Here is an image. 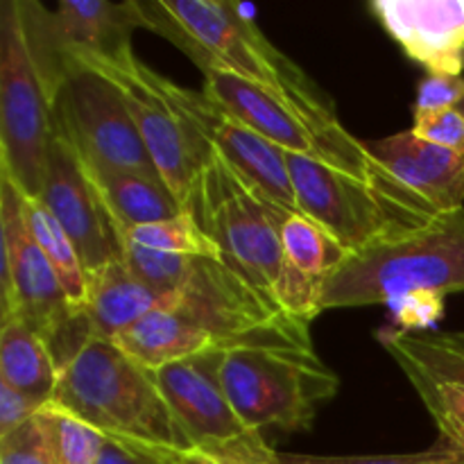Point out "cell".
<instances>
[{"mask_svg": "<svg viewBox=\"0 0 464 464\" xmlns=\"http://www.w3.org/2000/svg\"><path fill=\"white\" fill-rule=\"evenodd\" d=\"M113 343L150 370L207 352L313 349L308 322L272 306L218 258H193L175 302L152 311Z\"/></svg>", "mask_w": 464, "mask_h": 464, "instance_id": "1", "label": "cell"}, {"mask_svg": "<svg viewBox=\"0 0 464 464\" xmlns=\"http://www.w3.org/2000/svg\"><path fill=\"white\" fill-rule=\"evenodd\" d=\"M140 9L148 30L170 39L202 72H229L304 102L334 107L311 77L263 36L254 21L256 9L252 5L225 0H157L140 3Z\"/></svg>", "mask_w": 464, "mask_h": 464, "instance_id": "2", "label": "cell"}, {"mask_svg": "<svg viewBox=\"0 0 464 464\" xmlns=\"http://www.w3.org/2000/svg\"><path fill=\"white\" fill-rule=\"evenodd\" d=\"M415 293H464V208L424 229L349 252L320 290V313Z\"/></svg>", "mask_w": 464, "mask_h": 464, "instance_id": "3", "label": "cell"}, {"mask_svg": "<svg viewBox=\"0 0 464 464\" xmlns=\"http://www.w3.org/2000/svg\"><path fill=\"white\" fill-rule=\"evenodd\" d=\"M53 403L66 408L107 438L190 447L163 401L152 370L113 340L91 335L62 367Z\"/></svg>", "mask_w": 464, "mask_h": 464, "instance_id": "4", "label": "cell"}, {"mask_svg": "<svg viewBox=\"0 0 464 464\" xmlns=\"http://www.w3.org/2000/svg\"><path fill=\"white\" fill-rule=\"evenodd\" d=\"M204 93L284 152L315 159L358 179L397 184L367 152L365 140L344 130L334 107L304 102L270 86L218 71L204 72Z\"/></svg>", "mask_w": 464, "mask_h": 464, "instance_id": "5", "label": "cell"}, {"mask_svg": "<svg viewBox=\"0 0 464 464\" xmlns=\"http://www.w3.org/2000/svg\"><path fill=\"white\" fill-rule=\"evenodd\" d=\"M272 204L213 150L184 211L211 238L220 261L272 306L284 311L281 295L290 263L285 261L279 231L272 220Z\"/></svg>", "mask_w": 464, "mask_h": 464, "instance_id": "6", "label": "cell"}, {"mask_svg": "<svg viewBox=\"0 0 464 464\" xmlns=\"http://www.w3.org/2000/svg\"><path fill=\"white\" fill-rule=\"evenodd\" d=\"M284 159L304 216L334 236L347 252L424 229L442 218L401 181L374 184L315 159L290 152H284Z\"/></svg>", "mask_w": 464, "mask_h": 464, "instance_id": "7", "label": "cell"}, {"mask_svg": "<svg viewBox=\"0 0 464 464\" xmlns=\"http://www.w3.org/2000/svg\"><path fill=\"white\" fill-rule=\"evenodd\" d=\"M220 379L249 430L299 433L335 397L340 379L315 349L247 347L222 353Z\"/></svg>", "mask_w": 464, "mask_h": 464, "instance_id": "8", "label": "cell"}, {"mask_svg": "<svg viewBox=\"0 0 464 464\" xmlns=\"http://www.w3.org/2000/svg\"><path fill=\"white\" fill-rule=\"evenodd\" d=\"M54 139L53 104L32 57L21 3L0 9V177L41 199Z\"/></svg>", "mask_w": 464, "mask_h": 464, "instance_id": "9", "label": "cell"}, {"mask_svg": "<svg viewBox=\"0 0 464 464\" xmlns=\"http://www.w3.org/2000/svg\"><path fill=\"white\" fill-rule=\"evenodd\" d=\"M0 320L21 317L44 335L59 370L86 340L82 317L71 306L57 272L36 240L32 238L23 213V195L12 181L0 177Z\"/></svg>", "mask_w": 464, "mask_h": 464, "instance_id": "10", "label": "cell"}, {"mask_svg": "<svg viewBox=\"0 0 464 464\" xmlns=\"http://www.w3.org/2000/svg\"><path fill=\"white\" fill-rule=\"evenodd\" d=\"M75 63L107 77L121 89L159 175L186 208L195 181L211 161L213 148L168 98L166 77L140 62L131 48L113 57H82Z\"/></svg>", "mask_w": 464, "mask_h": 464, "instance_id": "11", "label": "cell"}, {"mask_svg": "<svg viewBox=\"0 0 464 464\" xmlns=\"http://www.w3.org/2000/svg\"><path fill=\"white\" fill-rule=\"evenodd\" d=\"M54 130L75 148L86 166L161 177L125 95L113 82L82 63H66L63 80L53 98Z\"/></svg>", "mask_w": 464, "mask_h": 464, "instance_id": "12", "label": "cell"}, {"mask_svg": "<svg viewBox=\"0 0 464 464\" xmlns=\"http://www.w3.org/2000/svg\"><path fill=\"white\" fill-rule=\"evenodd\" d=\"M32 57L39 68L50 104L68 62L82 57H113L131 48V32L148 27L140 3L63 0L57 12L18 0Z\"/></svg>", "mask_w": 464, "mask_h": 464, "instance_id": "13", "label": "cell"}, {"mask_svg": "<svg viewBox=\"0 0 464 464\" xmlns=\"http://www.w3.org/2000/svg\"><path fill=\"white\" fill-rule=\"evenodd\" d=\"M163 86L179 113L188 118L190 125L254 190L279 207L302 213L288 166H285L284 150L243 125L225 107L213 102L204 91L198 93L170 80L163 82Z\"/></svg>", "mask_w": 464, "mask_h": 464, "instance_id": "14", "label": "cell"}, {"mask_svg": "<svg viewBox=\"0 0 464 464\" xmlns=\"http://www.w3.org/2000/svg\"><path fill=\"white\" fill-rule=\"evenodd\" d=\"M41 202L75 243L86 275L122 258L121 236L82 163L80 154L54 130Z\"/></svg>", "mask_w": 464, "mask_h": 464, "instance_id": "15", "label": "cell"}, {"mask_svg": "<svg viewBox=\"0 0 464 464\" xmlns=\"http://www.w3.org/2000/svg\"><path fill=\"white\" fill-rule=\"evenodd\" d=\"M222 353H198L152 370L154 383L190 447L234 442L256 433L243 424L227 397L220 379Z\"/></svg>", "mask_w": 464, "mask_h": 464, "instance_id": "16", "label": "cell"}, {"mask_svg": "<svg viewBox=\"0 0 464 464\" xmlns=\"http://www.w3.org/2000/svg\"><path fill=\"white\" fill-rule=\"evenodd\" d=\"M374 16L430 75H462L464 0H374Z\"/></svg>", "mask_w": 464, "mask_h": 464, "instance_id": "17", "label": "cell"}, {"mask_svg": "<svg viewBox=\"0 0 464 464\" xmlns=\"http://www.w3.org/2000/svg\"><path fill=\"white\" fill-rule=\"evenodd\" d=\"M365 148L394 179L430 204L440 216L464 208L462 154L429 143L412 134V130L367 140Z\"/></svg>", "mask_w": 464, "mask_h": 464, "instance_id": "18", "label": "cell"}, {"mask_svg": "<svg viewBox=\"0 0 464 464\" xmlns=\"http://www.w3.org/2000/svg\"><path fill=\"white\" fill-rule=\"evenodd\" d=\"M172 302L154 293L122 258H116L89 275V299L82 317L93 338L116 340L150 313Z\"/></svg>", "mask_w": 464, "mask_h": 464, "instance_id": "19", "label": "cell"}, {"mask_svg": "<svg viewBox=\"0 0 464 464\" xmlns=\"http://www.w3.org/2000/svg\"><path fill=\"white\" fill-rule=\"evenodd\" d=\"M84 168L116 229H134L140 225L172 220L184 213V207L177 202L161 177L127 170H104V168L86 166V163Z\"/></svg>", "mask_w": 464, "mask_h": 464, "instance_id": "20", "label": "cell"}, {"mask_svg": "<svg viewBox=\"0 0 464 464\" xmlns=\"http://www.w3.org/2000/svg\"><path fill=\"white\" fill-rule=\"evenodd\" d=\"M54 353L44 335L21 317L0 320V381L39 403H50L59 385Z\"/></svg>", "mask_w": 464, "mask_h": 464, "instance_id": "21", "label": "cell"}, {"mask_svg": "<svg viewBox=\"0 0 464 464\" xmlns=\"http://www.w3.org/2000/svg\"><path fill=\"white\" fill-rule=\"evenodd\" d=\"M272 220L279 231L285 261L322 290L331 272L347 258V249L304 213L272 204Z\"/></svg>", "mask_w": 464, "mask_h": 464, "instance_id": "22", "label": "cell"}, {"mask_svg": "<svg viewBox=\"0 0 464 464\" xmlns=\"http://www.w3.org/2000/svg\"><path fill=\"white\" fill-rule=\"evenodd\" d=\"M23 213H25V225L32 238L45 254L53 270L57 272L59 281L66 290L68 302L82 315L86 299H89V275H86V267L82 263L75 243L68 238L63 227L59 225L57 218L41 199L23 198Z\"/></svg>", "mask_w": 464, "mask_h": 464, "instance_id": "23", "label": "cell"}, {"mask_svg": "<svg viewBox=\"0 0 464 464\" xmlns=\"http://www.w3.org/2000/svg\"><path fill=\"white\" fill-rule=\"evenodd\" d=\"M109 440H116L145 464H281V453H276L261 433H249L234 442L208 447H170L127 438Z\"/></svg>", "mask_w": 464, "mask_h": 464, "instance_id": "24", "label": "cell"}, {"mask_svg": "<svg viewBox=\"0 0 464 464\" xmlns=\"http://www.w3.org/2000/svg\"><path fill=\"white\" fill-rule=\"evenodd\" d=\"M36 420L48 438L57 464H98L107 444V435L57 403H45Z\"/></svg>", "mask_w": 464, "mask_h": 464, "instance_id": "25", "label": "cell"}, {"mask_svg": "<svg viewBox=\"0 0 464 464\" xmlns=\"http://www.w3.org/2000/svg\"><path fill=\"white\" fill-rule=\"evenodd\" d=\"M376 338L394 358V362H412L435 381L464 388V353L444 347L435 335H417L401 329H390L381 331Z\"/></svg>", "mask_w": 464, "mask_h": 464, "instance_id": "26", "label": "cell"}, {"mask_svg": "<svg viewBox=\"0 0 464 464\" xmlns=\"http://www.w3.org/2000/svg\"><path fill=\"white\" fill-rule=\"evenodd\" d=\"M397 365L401 367L417 397L421 399L426 411L438 424L440 438L449 440L453 447H458L464 453V388L435 381L433 376L421 372L412 362L401 361Z\"/></svg>", "mask_w": 464, "mask_h": 464, "instance_id": "27", "label": "cell"}, {"mask_svg": "<svg viewBox=\"0 0 464 464\" xmlns=\"http://www.w3.org/2000/svg\"><path fill=\"white\" fill-rule=\"evenodd\" d=\"M118 234L127 236L130 240L148 249H157V252L181 254V256L190 258H218L220 261L218 247L199 229V225L193 220L188 211L179 213L172 220L140 225L134 227V229H118Z\"/></svg>", "mask_w": 464, "mask_h": 464, "instance_id": "28", "label": "cell"}, {"mask_svg": "<svg viewBox=\"0 0 464 464\" xmlns=\"http://www.w3.org/2000/svg\"><path fill=\"white\" fill-rule=\"evenodd\" d=\"M121 236V252L122 261L127 263L131 272L143 281L145 285L161 295L163 299H175L181 285L186 284L193 267V258L181 256V254H168L157 252V249H148L143 245L134 243L127 236Z\"/></svg>", "mask_w": 464, "mask_h": 464, "instance_id": "29", "label": "cell"}, {"mask_svg": "<svg viewBox=\"0 0 464 464\" xmlns=\"http://www.w3.org/2000/svg\"><path fill=\"white\" fill-rule=\"evenodd\" d=\"M281 464H464V453L449 440L440 438L433 447L417 453H390V456H308V453H281Z\"/></svg>", "mask_w": 464, "mask_h": 464, "instance_id": "30", "label": "cell"}, {"mask_svg": "<svg viewBox=\"0 0 464 464\" xmlns=\"http://www.w3.org/2000/svg\"><path fill=\"white\" fill-rule=\"evenodd\" d=\"M0 464H57L36 417L7 438H0Z\"/></svg>", "mask_w": 464, "mask_h": 464, "instance_id": "31", "label": "cell"}, {"mask_svg": "<svg viewBox=\"0 0 464 464\" xmlns=\"http://www.w3.org/2000/svg\"><path fill=\"white\" fill-rule=\"evenodd\" d=\"M412 134L464 157V113L460 109H444V111L417 116Z\"/></svg>", "mask_w": 464, "mask_h": 464, "instance_id": "32", "label": "cell"}, {"mask_svg": "<svg viewBox=\"0 0 464 464\" xmlns=\"http://www.w3.org/2000/svg\"><path fill=\"white\" fill-rule=\"evenodd\" d=\"M385 306L390 308V313L394 315L397 324L401 326V331L415 334L417 329H430V326H435L442 320L444 297L430 293H415L392 299Z\"/></svg>", "mask_w": 464, "mask_h": 464, "instance_id": "33", "label": "cell"}, {"mask_svg": "<svg viewBox=\"0 0 464 464\" xmlns=\"http://www.w3.org/2000/svg\"><path fill=\"white\" fill-rule=\"evenodd\" d=\"M464 100V77L462 75H429L417 91L412 113L426 116V113L444 111V109H458Z\"/></svg>", "mask_w": 464, "mask_h": 464, "instance_id": "34", "label": "cell"}, {"mask_svg": "<svg viewBox=\"0 0 464 464\" xmlns=\"http://www.w3.org/2000/svg\"><path fill=\"white\" fill-rule=\"evenodd\" d=\"M41 408L44 403L0 381V438H7L9 433L34 420Z\"/></svg>", "mask_w": 464, "mask_h": 464, "instance_id": "35", "label": "cell"}, {"mask_svg": "<svg viewBox=\"0 0 464 464\" xmlns=\"http://www.w3.org/2000/svg\"><path fill=\"white\" fill-rule=\"evenodd\" d=\"M98 464H145V462L140 460V458H136L131 451H127L125 447H121L116 440L107 438V444H104V451L102 456H100Z\"/></svg>", "mask_w": 464, "mask_h": 464, "instance_id": "36", "label": "cell"}, {"mask_svg": "<svg viewBox=\"0 0 464 464\" xmlns=\"http://www.w3.org/2000/svg\"><path fill=\"white\" fill-rule=\"evenodd\" d=\"M444 347H451L456 352L464 353V331H453V334H433Z\"/></svg>", "mask_w": 464, "mask_h": 464, "instance_id": "37", "label": "cell"}, {"mask_svg": "<svg viewBox=\"0 0 464 464\" xmlns=\"http://www.w3.org/2000/svg\"><path fill=\"white\" fill-rule=\"evenodd\" d=\"M458 109H460V111L464 113V100H462V104H460V107H458Z\"/></svg>", "mask_w": 464, "mask_h": 464, "instance_id": "38", "label": "cell"}]
</instances>
